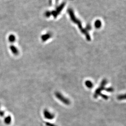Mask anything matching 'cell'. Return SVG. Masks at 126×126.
I'll return each instance as SVG.
<instances>
[{
    "label": "cell",
    "mask_w": 126,
    "mask_h": 126,
    "mask_svg": "<svg viewBox=\"0 0 126 126\" xmlns=\"http://www.w3.org/2000/svg\"><path fill=\"white\" fill-rule=\"evenodd\" d=\"M107 83V81L106 79H104L102 81L100 86V87H99L98 89H97L95 91V93L93 95L94 98H97L98 97L99 95H100L101 94L102 91L105 90L104 86H105Z\"/></svg>",
    "instance_id": "7a4b0ae2"
},
{
    "label": "cell",
    "mask_w": 126,
    "mask_h": 126,
    "mask_svg": "<svg viewBox=\"0 0 126 126\" xmlns=\"http://www.w3.org/2000/svg\"><path fill=\"white\" fill-rule=\"evenodd\" d=\"M11 121H12V118L11 116L8 115L4 119V122L6 125H9L11 123Z\"/></svg>",
    "instance_id": "52a82bcc"
},
{
    "label": "cell",
    "mask_w": 126,
    "mask_h": 126,
    "mask_svg": "<svg viewBox=\"0 0 126 126\" xmlns=\"http://www.w3.org/2000/svg\"><path fill=\"white\" fill-rule=\"evenodd\" d=\"M118 99L120 100H126V94L123 95H120L118 97Z\"/></svg>",
    "instance_id": "30bf717a"
},
{
    "label": "cell",
    "mask_w": 126,
    "mask_h": 126,
    "mask_svg": "<svg viewBox=\"0 0 126 126\" xmlns=\"http://www.w3.org/2000/svg\"><path fill=\"white\" fill-rule=\"evenodd\" d=\"M8 40H9V41L10 43H14L15 41V40H16V37H15V36H14V35L11 34V35H10L9 36Z\"/></svg>",
    "instance_id": "ba28073f"
},
{
    "label": "cell",
    "mask_w": 126,
    "mask_h": 126,
    "mask_svg": "<svg viewBox=\"0 0 126 126\" xmlns=\"http://www.w3.org/2000/svg\"><path fill=\"white\" fill-rule=\"evenodd\" d=\"M43 114L44 118L47 120H52L55 118V114L47 109L44 110Z\"/></svg>",
    "instance_id": "3957f363"
},
{
    "label": "cell",
    "mask_w": 126,
    "mask_h": 126,
    "mask_svg": "<svg viewBox=\"0 0 126 126\" xmlns=\"http://www.w3.org/2000/svg\"><path fill=\"white\" fill-rule=\"evenodd\" d=\"M100 95L102 97L103 99H104V100H107L109 99V97L107 96V95H104V94H100Z\"/></svg>",
    "instance_id": "4fadbf2b"
},
{
    "label": "cell",
    "mask_w": 126,
    "mask_h": 126,
    "mask_svg": "<svg viewBox=\"0 0 126 126\" xmlns=\"http://www.w3.org/2000/svg\"><path fill=\"white\" fill-rule=\"evenodd\" d=\"M4 115H5V112L3 111L0 110V116L3 117Z\"/></svg>",
    "instance_id": "5bb4252c"
},
{
    "label": "cell",
    "mask_w": 126,
    "mask_h": 126,
    "mask_svg": "<svg viewBox=\"0 0 126 126\" xmlns=\"http://www.w3.org/2000/svg\"><path fill=\"white\" fill-rule=\"evenodd\" d=\"M105 90L107 92H112L114 91V89L113 88L110 87V88H107V89H105Z\"/></svg>",
    "instance_id": "8fae6325"
},
{
    "label": "cell",
    "mask_w": 126,
    "mask_h": 126,
    "mask_svg": "<svg viewBox=\"0 0 126 126\" xmlns=\"http://www.w3.org/2000/svg\"><path fill=\"white\" fill-rule=\"evenodd\" d=\"M10 49L11 50V52L12 53L13 55L15 56H17L19 55V50L14 45H11L10 46Z\"/></svg>",
    "instance_id": "277c9868"
},
{
    "label": "cell",
    "mask_w": 126,
    "mask_h": 126,
    "mask_svg": "<svg viewBox=\"0 0 126 126\" xmlns=\"http://www.w3.org/2000/svg\"><path fill=\"white\" fill-rule=\"evenodd\" d=\"M85 84L86 86L89 89H91L93 86V83L91 81H89V80L86 81L85 82Z\"/></svg>",
    "instance_id": "8992f818"
},
{
    "label": "cell",
    "mask_w": 126,
    "mask_h": 126,
    "mask_svg": "<svg viewBox=\"0 0 126 126\" xmlns=\"http://www.w3.org/2000/svg\"><path fill=\"white\" fill-rule=\"evenodd\" d=\"M55 96L60 101L66 105H69L71 104L70 100L64 96L59 91H56L55 93Z\"/></svg>",
    "instance_id": "6da1fadb"
},
{
    "label": "cell",
    "mask_w": 126,
    "mask_h": 126,
    "mask_svg": "<svg viewBox=\"0 0 126 126\" xmlns=\"http://www.w3.org/2000/svg\"><path fill=\"white\" fill-rule=\"evenodd\" d=\"M50 36L49 34H46V35H45L42 37V40L43 41H45L49 39L50 38Z\"/></svg>",
    "instance_id": "9c48e42d"
},
{
    "label": "cell",
    "mask_w": 126,
    "mask_h": 126,
    "mask_svg": "<svg viewBox=\"0 0 126 126\" xmlns=\"http://www.w3.org/2000/svg\"><path fill=\"white\" fill-rule=\"evenodd\" d=\"M45 125L47 126H57L56 125L53 124V123H50L49 122H45Z\"/></svg>",
    "instance_id": "7c38bea8"
},
{
    "label": "cell",
    "mask_w": 126,
    "mask_h": 126,
    "mask_svg": "<svg viewBox=\"0 0 126 126\" xmlns=\"http://www.w3.org/2000/svg\"><path fill=\"white\" fill-rule=\"evenodd\" d=\"M102 26V23L101 21L98 19L95 21L94 22V26L97 29H100Z\"/></svg>",
    "instance_id": "5b68a950"
}]
</instances>
